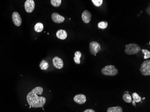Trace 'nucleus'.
<instances>
[{"label":"nucleus","mask_w":150,"mask_h":112,"mask_svg":"<svg viewBox=\"0 0 150 112\" xmlns=\"http://www.w3.org/2000/svg\"><path fill=\"white\" fill-rule=\"evenodd\" d=\"M43 92V89L41 87H37L33 89L27 96V100L29 106L32 108H42L46 102L44 97H39Z\"/></svg>","instance_id":"nucleus-1"},{"label":"nucleus","mask_w":150,"mask_h":112,"mask_svg":"<svg viewBox=\"0 0 150 112\" xmlns=\"http://www.w3.org/2000/svg\"><path fill=\"white\" fill-rule=\"evenodd\" d=\"M141 50L140 46L136 44H129L125 45V53L129 55L137 54Z\"/></svg>","instance_id":"nucleus-2"},{"label":"nucleus","mask_w":150,"mask_h":112,"mask_svg":"<svg viewBox=\"0 0 150 112\" xmlns=\"http://www.w3.org/2000/svg\"><path fill=\"white\" fill-rule=\"evenodd\" d=\"M102 74L106 76H115L118 74V70L113 65L106 66L101 70Z\"/></svg>","instance_id":"nucleus-3"},{"label":"nucleus","mask_w":150,"mask_h":112,"mask_svg":"<svg viewBox=\"0 0 150 112\" xmlns=\"http://www.w3.org/2000/svg\"><path fill=\"white\" fill-rule=\"evenodd\" d=\"M140 71L144 76H149L150 75V60L145 61L141 65Z\"/></svg>","instance_id":"nucleus-4"},{"label":"nucleus","mask_w":150,"mask_h":112,"mask_svg":"<svg viewBox=\"0 0 150 112\" xmlns=\"http://www.w3.org/2000/svg\"><path fill=\"white\" fill-rule=\"evenodd\" d=\"M101 50L100 44L96 41H92L90 44V51L93 55L96 56L97 54Z\"/></svg>","instance_id":"nucleus-5"},{"label":"nucleus","mask_w":150,"mask_h":112,"mask_svg":"<svg viewBox=\"0 0 150 112\" xmlns=\"http://www.w3.org/2000/svg\"><path fill=\"white\" fill-rule=\"evenodd\" d=\"M24 7L26 11L28 13H31L35 9V2L33 0H27L24 3Z\"/></svg>","instance_id":"nucleus-6"},{"label":"nucleus","mask_w":150,"mask_h":112,"mask_svg":"<svg viewBox=\"0 0 150 112\" xmlns=\"http://www.w3.org/2000/svg\"><path fill=\"white\" fill-rule=\"evenodd\" d=\"M12 19L13 24L17 27H19L21 25L22 20L21 16L17 12H14L13 13L12 15Z\"/></svg>","instance_id":"nucleus-7"},{"label":"nucleus","mask_w":150,"mask_h":112,"mask_svg":"<svg viewBox=\"0 0 150 112\" xmlns=\"http://www.w3.org/2000/svg\"><path fill=\"white\" fill-rule=\"evenodd\" d=\"M74 101L78 104H84L86 102V97L83 94H77L74 97Z\"/></svg>","instance_id":"nucleus-8"},{"label":"nucleus","mask_w":150,"mask_h":112,"mask_svg":"<svg viewBox=\"0 0 150 112\" xmlns=\"http://www.w3.org/2000/svg\"><path fill=\"white\" fill-rule=\"evenodd\" d=\"M51 18L53 22L55 23H60L64 22L65 18L59 15L58 13H54L51 15Z\"/></svg>","instance_id":"nucleus-9"},{"label":"nucleus","mask_w":150,"mask_h":112,"mask_svg":"<svg viewBox=\"0 0 150 112\" xmlns=\"http://www.w3.org/2000/svg\"><path fill=\"white\" fill-rule=\"evenodd\" d=\"M53 65L58 69H61L64 67L63 60L58 57H55L53 59Z\"/></svg>","instance_id":"nucleus-10"},{"label":"nucleus","mask_w":150,"mask_h":112,"mask_svg":"<svg viewBox=\"0 0 150 112\" xmlns=\"http://www.w3.org/2000/svg\"><path fill=\"white\" fill-rule=\"evenodd\" d=\"M81 18L82 21L85 23H88L91 19V14L89 11L86 10L82 12Z\"/></svg>","instance_id":"nucleus-11"},{"label":"nucleus","mask_w":150,"mask_h":112,"mask_svg":"<svg viewBox=\"0 0 150 112\" xmlns=\"http://www.w3.org/2000/svg\"><path fill=\"white\" fill-rule=\"evenodd\" d=\"M56 37L59 39L64 40L67 37V33L65 30L60 29L56 32Z\"/></svg>","instance_id":"nucleus-12"},{"label":"nucleus","mask_w":150,"mask_h":112,"mask_svg":"<svg viewBox=\"0 0 150 112\" xmlns=\"http://www.w3.org/2000/svg\"><path fill=\"white\" fill-rule=\"evenodd\" d=\"M132 97L133 98V101H132V102L134 106H135L136 103H139L141 101V97L136 92L133 93Z\"/></svg>","instance_id":"nucleus-13"},{"label":"nucleus","mask_w":150,"mask_h":112,"mask_svg":"<svg viewBox=\"0 0 150 112\" xmlns=\"http://www.w3.org/2000/svg\"><path fill=\"white\" fill-rule=\"evenodd\" d=\"M81 53L80 51H76L75 53V57L74 58V60L76 64H80L81 63Z\"/></svg>","instance_id":"nucleus-14"},{"label":"nucleus","mask_w":150,"mask_h":112,"mask_svg":"<svg viewBox=\"0 0 150 112\" xmlns=\"http://www.w3.org/2000/svg\"><path fill=\"white\" fill-rule=\"evenodd\" d=\"M107 112H123L122 108L120 106L111 107L109 108Z\"/></svg>","instance_id":"nucleus-15"},{"label":"nucleus","mask_w":150,"mask_h":112,"mask_svg":"<svg viewBox=\"0 0 150 112\" xmlns=\"http://www.w3.org/2000/svg\"><path fill=\"white\" fill-rule=\"evenodd\" d=\"M44 25L41 23H38L34 26V30L37 32H40L43 30Z\"/></svg>","instance_id":"nucleus-16"},{"label":"nucleus","mask_w":150,"mask_h":112,"mask_svg":"<svg viewBox=\"0 0 150 112\" xmlns=\"http://www.w3.org/2000/svg\"><path fill=\"white\" fill-rule=\"evenodd\" d=\"M123 99L125 102L130 103L132 102V98L129 93H125L123 96Z\"/></svg>","instance_id":"nucleus-17"},{"label":"nucleus","mask_w":150,"mask_h":112,"mask_svg":"<svg viewBox=\"0 0 150 112\" xmlns=\"http://www.w3.org/2000/svg\"><path fill=\"white\" fill-rule=\"evenodd\" d=\"M49 66V65L48 63L45 60L42 61L40 65V67L42 70H47Z\"/></svg>","instance_id":"nucleus-18"},{"label":"nucleus","mask_w":150,"mask_h":112,"mask_svg":"<svg viewBox=\"0 0 150 112\" xmlns=\"http://www.w3.org/2000/svg\"><path fill=\"white\" fill-rule=\"evenodd\" d=\"M98 28L99 29H105L108 26V23L106 21H101L98 23Z\"/></svg>","instance_id":"nucleus-19"},{"label":"nucleus","mask_w":150,"mask_h":112,"mask_svg":"<svg viewBox=\"0 0 150 112\" xmlns=\"http://www.w3.org/2000/svg\"><path fill=\"white\" fill-rule=\"evenodd\" d=\"M50 3L53 6L58 7L60 6L62 3V1L61 0H51Z\"/></svg>","instance_id":"nucleus-20"},{"label":"nucleus","mask_w":150,"mask_h":112,"mask_svg":"<svg viewBox=\"0 0 150 112\" xmlns=\"http://www.w3.org/2000/svg\"><path fill=\"white\" fill-rule=\"evenodd\" d=\"M91 1L94 6L97 7L101 6V5L103 3V0H92Z\"/></svg>","instance_id":"nucleus-21"},{"label":"nucleus","mask_w":150,"mask_h":112,"mask_svg":"<svg viewBox=\"0 0 150 112\" xmlns=\"http://www.w3.org/2000/svg\"><path fill=\"white\" fill-rule=\"evenodd\" d=\"M143 54H144L145 56L144 57V59H146L149 58H150V52L147 49H143L142 50Z\"/></svg>","instance_id":"nucleus-22"},{"label":"nucleus","mask_w":150,"mask_h":112,"mask_svg":"<svg viewBox=\"0 0 150 112\" xmlns=\"http://www.w3.org/2000/svg\"><path fill=\"white\" fill-rule=\"evenodd\" d=\"M146 12L148 13V15H150V6L149 5L148 7H147V8H146Z\"/></svg>","instance_id":"nucleus-23"},{"label":"nucleus","mask_w":150,"mask_h":112,"mask_svg":"<svg viewBox=\"0 0 150 112\" xmlns=\"http://www.w3.org/2000/svg\"><path fill=\"white\" fill-rule=\"evenodd\" d=\"M83 112H96L93 109H87Z\"/></svg>","instance_id":"nucleus-24"}]
</instances>
